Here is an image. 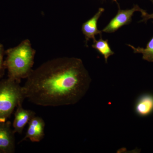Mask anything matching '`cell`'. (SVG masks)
Instances as JSON below:
<instances>
[{
  "label": "cell",
  "instance_id": "obj_8",
  "mask_svg": "<svg viewBox=\"0 0 153 153\" xmlns=\"http://www.w3.org/2000/svg\"><path fill=\"white\" fill-rule=\"evenodd\" d=\"M104 10L103 8L99 9L98 12L93 17L82 24V33L85 36L86 43L90 39H93V41H95V36L98 34L102 36V32L99 30L97 28V22Z\"/></svg>",
  "mask_w": 153,
  "mask_h": 153
},
{
  "label": "cell",
  "instance_id": "obj_6",
  "mask_svg": "<svg viewBox=\"0 0 153 153\" xmlns=\"http://www.w3.org/2000/svg\"><path fill=\"white\" fill-rule=\"evenodd\" d=\"M28 128L25 136L19 143L30 140L33 143L40 142L45 136V123L42 118L35 115L29 122Z\"/></svg>",
  "mask_w": 153,
  "mask_h": 153
},
{
  "label": "cell",
  "instance_id": "obj_13",
  "mask_svg": "<svg viewBox=\"0 0 153 153\" xmlns=\"http://www.w3.org/2000/svg\"><path fill=\"white\" fill-rule=\"evenodd\" d=\"M150 1H152V2L153 3V0H150ZM141 13L142 14L141 17L143 18V19L140 21V22H146L149 19H153V13L148 14L146 11L143 10Z\"/></svg>",
  "mask_w": 153,
  "mask_h": 153
},
{
  "label": "cell",
  "instance_id": "obj_1",
  "mask_svg": "<svg viewBox=\"0 0 153 153\" xmlns=\"http://www.w3.org/2000/svg\"><path fill=\"white\" fill-rule=\"evenodd\" d=\"M22 86L25 98L42 106L74 105L88 91L91 79L82 60L51 59L32 71Z\"/></svg>",
  "mask_w": 153,
  "mask_h": 153
},
{
  "label": "cell",
  "instance_id": "obj_5",
  "mask_svg": "<svg viewBox=\"0 0 153 153\" xmlns=\"http://www.w3.org/2000/svg\"><path fill=\"white\" fill-rule=\"evenodd\" d=\"M15 132L9 121L0 123V153H14L16 151Z\"/></svg>",
  "mask_w": 153,
  "mask_h": 153
},
{
  "label": "cell",
  "instance_id": "obj_2",
  "mask_svg": "<svg viewBox=\"0 0 153 153\" xmlns=\"http://www.w3.org/2000/svg\"><path fill=\"white\" fill-rule=\"evenodd\" d=\"M5 54L4 65L8 77L20 83L33 70L36 51L30 40L25 39L18 46L6 50Z\"/></svg>",
  "mask_w": 153,
  "mask_h": 153
},
{
  "label": "cell",
  "instance_id": "obj_12",
  "mask_svg": "<svg viewBox=\"0 0 153 153\" xmlns=\"http://www.w3.org/2000/svg\"><path fill=\"white\" fill-rule=\"evenodd\" d=\"M5 54L3 44L0 43V79L3 77L4 74V71L6 68L4 65V55Z\"/></svg>",
  "mask_w": 153,
  "mask_h": 153
},
{
  "label": "cell",
  "instance_id": "obj_14",
  "mask_svg": "<svg viewBox=\"0 0 153 153\" xmlns=\"http://www.w3.org/2000/svg\"><path fill=\"white\" fill-rule=\"evenodd\" d=\"M114 1L116 2H117V0H113Z\"/></svg>",
  "mask_w": 153,
  "mask_h": 153
},
{
  "label": "cell",
  "instance_id": "obj_10",
  "mask_svg": "<svg viewBox=\"0 0 153 153\" xmlns=\"http://www.w3.org/2000/svg\"><path fill=\"white\" fill-rule=\"evenodd\" d=\"M94 44L92 47L94 49H96L100 54L103 55L104 57L105 63H107L108 59L110 56L113 55L114 52L112 51L108 44L107 40H104L100 36L99 40L93 41Z\"/></svg>",
  "mask_w": 153,
  "mask_h": 153
},
{
  "label": "cell",
  "instance_id": "obj_3",
  "mask_svg": "<svg viewBox=\"0 0 153 153\" xmlns=\"http://www.w3.org/2000/svg\"><path fill=\"white\" fill-rule=\"evenodd\" d=\"M25 99L19 82L9 77L0 79V123L7 121L15 108Z\"/></svg>",
  "mask_w": 153,
  "mask_h": 153
},
{
  "label": "cell",
  "instance_id": "obj_9",
  "mask_svg": "<svg viewBox=\"0 0 153 153\" xmlns=\"http://www.w3.org/2000/svg\"><path fill=\"white\" fill-rule=\"evenodd\" d=\"M134 110L138 115L146 117L153 112V95L150 94H143L137 99Z\"/></svg>",
  "mask_w": 153,
  "mask_h": 153
},
{
  "label": "cell",
  "instance_id": "obj_11",
  "mask_svg": "<svg viewBox=\"0 0 153 153\" xmlns=\"http://www.w3.org/2000/svg\"><path fill=\"white\" fill-rule=\"evenodd\" d=\"M128 46L133 50L134 53L142 54L143 60H146L148 62H153V37L150 41L148 42L146 48L140 47L136 48L130 44H128Z\"/></svg>",
  "mask_w": 153,
  "mask_h": 153
},
{
  "label": "cell",
  "instance_id": "obj_4",
  "mask_svg": "<svg viewBox=\"0 0 153 153\" xmlns=\"http://www.w3.org/2000/svg\"><path fill=\"white\" fill-rule=\"evenodd\" d=\"M137 5H134L133 8L130 10H121L119 9L117 13L102 30V32L105 33H113L125 25H128L131 22L132 17L136 11L141 12Z\"/></svg>",
  "mask_w": 153,
  "mask_h": 153
},
{
  "label": "cell",
  "instance_id": "obj_7",
  "mask_svg": "<svg viewBox=\"0 0 153 153\" xmlns=\"http://www.w3.org/2000/svg\"><path fill=\"white\" fill-rule=\"evenodd\" d=\"M23 102H20L16 107L13 126L15 133L22 134L23 130L30 120L36 115V113L31 110L25 109L22 106Z\"/></svg>",
  "mask_w": 153,
  "mask_h": 153
}]
</instances>
